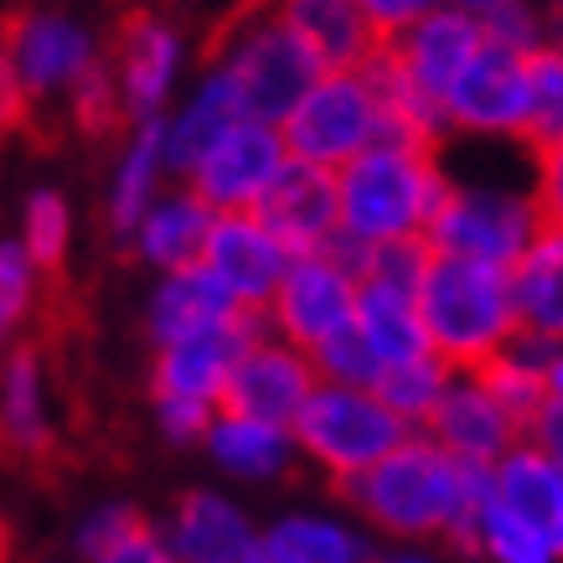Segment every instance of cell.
Wrapping results in <instances>:
<instances>
[{"label":"cell","instance_id":"obj_1","mask_svg":"<svg viewBox=\"0 0 563 563\" xmlns=\"http://www.w3.org/2000/svg\"><path fill=\"white\" fill-rule=\"evenodd\" d=\"M346 501L388 532H444L461 553L476 548V507L486 492V465H465L444 455L434 440L393 444L383 461L342 481Z\"/></svg>","mask_w":563,"mask_h":563},{"label":"cell","instance_id":"obj_2","mask_svg":"<svg viewBox=\"0 0 563 563\" xmlns=\"http://www.w3.org/2000/svg\"><path fill=\"white\" fill-rule=\"evenodd\" d=\"M444 191L450 181H444L434 151L373 140L346 166H336V222H342V233L362 243L413 239L440 212Z\"/></svg>","mask_w":563,"mask_h":563},{"label":"cell","instance_id":"obj_3","mask_svg":"<svg viewBox=\"0 0 563 563\" xmlns=\"http://www.w3.org/2000/svg\"><path fill=\"white\" fill-rule=\"evenodd\" d=\"M413 306H419V321H424L429 352L444 367H465V373H476L481 362L517 331L507 269L481 264V258L434 254L424 279H419Z\"/></svg>","mask_w":563,"mask_h":563},{"label":"cell","instance_id":"obj_4","mask_svg":"<svg viewBox=\"0 0 563 563\" xmlns=\"http://www.w3.org/2000/svg\"><path fill=\"white\" fill-rule=\"evenodd\" d=\"M212 63L233 88L243 120L258 124H279L295 109V99L321 78V68L285 32V21L274 16L269 0H254L222 21L212 36Z\"/></svg>","mask_w":563,"mask_h":563},{"label":"cell","instance_id":"obj_5","mask_svg":"<svg viewBox=\"0 0 563 563\" xmlns=\"http://www.w3.org/2000/svg\"><path fill=\"white\" fill-rule=\"evenodd\" d=\"M543 228H559L553 212H548V187L543 191L450 187L440 212L429 218L424 243L434 254L481 258V264H496V269H512L517 254Z\"/></svg>","mask_w":563,"mask_h":563},{"label":"cell","instance_id":"obj_6","mask_svg":"<svg viewBox=\"0 0 563 563\" xmlns=\"http://www.w3.org/2000/svg\"><path fill=\"white\" fill-rule=\"evenodd\" d=\"M290 429L300 450L310 461H321L336 481L367 471L409 434V424L373 388H346V383H325V388L316 383Z\"/></svg>","mask_w":563,"mask_h":563},{"label":"cell","instance_id":"obj_7","mask_svg":"<svg viewBox=\"0 0 563 563\" xmlns=\"http://www.w3.org/2000/svg\"><path fill=\"white\" fill-rule=\"evenodd\" d=\"M274 130L285 140L290 161H310L325 172L346 166L352 155L377 140V93L367 84V73H321Z\"/></svg>","mask_w":563,"mask_h":563},{"label":"cell","instance_id":"obj_8","mask_svg":"<svg viewBox=\"0 0 563 563\" xmlns=\"http://www.w3.org/2000/svg\"><path fill=\"white\" fill-rule=\"evenodd\" d=\"M528 57L532 52H512L492 36H481L471 63L444 88V124H461L471 135L496 140L522 135V124H528Z\"/></svg>","mask_w":563,"mask_h":563},{"label":"cell","instance_id":"obj_9","mask_svg":"<svg viewBox=\"0 0 563 563\" xmlns=\"http://www.w3.org/2000/svg\"><path fill=\"white\" fill-rule=\"evenodd\" d=\"M285 140L274 124L239 120L228 124L191 166V197H202L212 212H249L274 181V172L285 166Z\"/></svg>","mask_w":563,"mask_h":563},{"label":"cell","instance_id":"obj_10","mask_svg":"<svg viewBox=\"0 0 563 563\" xmlns=\"http://www.w3.org/2000/svg\"><path fill=\"white\" fill-rule=\"evenodd\" d=\"M274 325L279 336L300 352H316L325 336H336L342 325H352L357 310V279L331 264L325 254H295L274 285Z\"/></svg>","mask_w":563,"mask_h":563},{"label":"cell","instance_id":"obj_11","mask_svg":"<svg viewBox=\"0 0 563 563\" xmlns=\"http://www.w3.org/2000/svg\"><path fill=\"white\" fill-rule=\"evenodd\" d=\"M197 264L228 290L233 306L258 316V310H269L274 285H279L290 254H285V243L274 239L254 212H212V228H207Z\"/></svg>","mask_w":563,"mask_h":563},{"label":"cell","instance_id":"obj_12","mask_svg":"<svg viewBox=\"0 0 563 563\" xmlns=\"http://www.w3.org/2000/svg\"><path fill=\"white\" fill-rule=\"evenodd\" d=\"M310 388H316V367H310L300 346L254 336L233 362L218 404L222 413H243V419H264V424L290 429L300 404L310 398Z\"/></svg>","mask_w":563,"mask_h":563},{"label":"cell","instance_id":"obj_13","mask_svg":"<svg viewBox=\"0 0 563 563\" xmlns=\"http://www.w3.org/2000/svg\"><path fill=\"white\" fill-rule=\"evenodd\" d=\"M176 63H181L176 26H166L155 11H124L114 26V47H109V73H114L130 120H155V109L172 93Z\"/></svg>","mask_w":563,"mask_h":563},{"label":"cell","instance_id":"obj_14","mask_svg":"<svg viewBox=\"0 0 563 563\" xmlns=\"http://www.w3.org/2000/svg\"><path fill=\"white\" fill-rule=\"evenodd\" d=\"M249 212L285 243L290 258L316 254V249L342 228V222H336V172L310 166V161H285Z\"/></svg>","mask_w":563,"mask_h":563},{"label":"cell","instance_id":"obj_15","mask_svg":"<svg viewBox=\"0 0 563 563\" xmlns=\"http://www.w3.org/2000/svg\"><path fill=\"white\" fill-rule=\"evenodd\" d=\"M254 336H258V316L254 310H239L233 321L166 342L161 346V362H155V398H191V404L218 409L222 383H228L239 352Z\"/></svg>","mask_w":563,"mask_h":563},{"label":"cell","instance_id":"obj_16","mask_svg":"<svg viewBox=\"0 0 563 563\" xmlns=\"http://www.w3.org/2000/svg\"><path fill=\"white\" fill-rule=\"evenodd\" d=\"M388 57L398 63V73L409 78L424 99L440 103L444 88L455 84V73L471 63V52L481 47V16L461 11V5H429L424 16H413L404 32H393Z\"/></svg>","mask_w":563,"mask_h":563},{"label":"cell","instance_id":"obj_17","mask_svg":"<svg viewBox=\"0 0 563 563\" xmlns=\"http://www.w3.org/2000/svg\"><path fill=\"white\" fill-rule=\"evenodd\" d=\"M5 57H11L26 99H36V93H68L73 78L99 52L84 26H73L57 11H16V16H5Z\"/></svg>","mask_w":563,"mask_h":563},{"label":"cell","instance_id":"obj_18","mask_svg":"<svg viewBox=\"0 0 563 563\" xmlns=\"http://www.w3.org/2000/svg\"><path fill=\"white\" fill-rule=\"evenodd\" d=\"M429 440L465 465H496L517 444V424L492 404V393L471 383H444L434 409L424 413Z\"/></svg>","mask_w":563,"mask_h":563},{"label":"cell","instance_id":"obj_19","mask_svg":"<svg viewBox=\"0 0 563 563\" xmlns=\"http://www.w3.org/2000/svg\"><path fill=\"white\" fill-rule=\"evenodd\" d=\"M269 5L321 73H352L377 52V32L367 26L357 0H269Z\"/></svg>","mask_w":563,"mask_h":563},{"label":"cell","instance_id":"obj_20","mask_svg":"<svg viewBox=\"0 0 563 563\" xmlns=\"http://www.w3.org/2000/svg\"><path fill=\"white\" fill-rule=\"evenodd\" d=\"M0 455L26 471H47L57 444H52L47 404H42V357L36 346H16L0 373Z\"/></svg>","mask_w":563,"mask_h":563},{"label":"cell","instance_id":"obj_21","mask_svg":"<svg viewBox=\"0 0 563 563\" xmlns=\"http://www.w3.org/2000/svg\"><path fill=\"white\" fill-rule=\"evenodd\" d=\"M176 563H264L249 517L212 492H187L176 501L172 548Z\"/></svg>","mask_w":563,"mask_h":563},{"label":"cell","instance_id":"obj_22","mask_svg":"<svg viewBox=\"0 0 563 563\" xmlns=\"http://www.w3.org/2000/svg\"><path fill=\"white\" fill-rule=\"evenodd\" d=\"M486 481H492V496L517 517L528 522L532 532H543L548 543L559 548L563 538V476H559V455H548L538 444H522V450H507L496 465H486Z\"/></svg>","mask_w":563,"mask_h":563},{"label":"cell","instance_id":"obj_23","mask_svg":"<svg viewBox=\"0 0 563 563\" xmlns=\"http://www.w3.org/2000/svg\"><path fill=\"white\" fill-rule=\"evenodd\" d=\"M352 325L362 331V342L373 346V357L383 367L393 362H413L429 352L424 321H419V306L413 295L388 290V285H373V279H357V310H352Z\"/></svg>","mask_w":563,"mask_h":563},{"label":"cell","instance_id":"obj_24","mask_svg":"<svg viewBox=\"0 0 563 563\" xmlns=\"http://www.w3.org/2000/svg\"><path fill=\"white\" fill-rule=\"evenodd\" d=\"M507 285H512L517 325L559 336V325H563V243H559V228H543V233L517 254V264L507 269Z\"/></svg>","mask_w":563,"mask_h":563},{"label":"cell","instance_id":"obj_25","mask_svg":"<svg viewBox=\"0 0 563 563\" xmlns=\"http://www.w3.org/2000/svg\"><path fill=\"white\" fill-rule=\"evenodd\" d=\"M233 316H239V306L228 300V290H222L202 264H187V269H172V279L155 290L151 331H155V342L166 346V342H176V336H191V331L233 321Z\"/></svg>","mask_w":563,"mask_h":563},{"label":"cell","instance_id":"obj_26","mask_svg":"<svg viewBox=\"0 0 563 563\" xmlns=\"http://www.w3.org/2000/svg\"><path fill=\"white\" fill-rule=\"evenodd\" d=\"M207 228H212V207L202 197H166V202L145 207V218L135 222V239H140V254L151 258L155 269H187L202 258V243H207Z\"/></svg>","mask_w":563,"mask_h":563},{"label":"cell","instance_id":"obj_27","mask_svg":"<svg viewBox=\"0 0 563 563\" xmlns=\"http://www.w3.org/2000/svg\"><path fill=\"white\" fill-rule=\"evenodd\" d=\"M239 120H243V109H239V99H233L228 78L212 73V78L202 84V93H197L172 124H161V166L191 172L197 155H202L228 124H239Z\"/></svg>","mask_w":563,"mask_h":563},{"label":"cell","instance_id":"obj_28","mask_svg":"<svg viewBox=\"0 0 563 563\" xmlns=\"http://www.w3.org/2000/svg\"><path fill=\"white\" fill-rule=\"evenodd\" d=\"M207 450L218 455L228 471L239 476H279L290 465V434L279 424H264V419H243V413H218L207 424Z\"/></svg>","mask_w":563,"mask_h":563},{"label":"cell","instance_id":"obj_29","mask_svg":"<svg viewBox=\"0 0 563 563\" xmlns=\"http://www.w3.org/2000/svg\"><path fill=\"white\" fill-rule=\"evenodd\" d=\"M264 563H367V548L336 522L321 517H285L279 528L258 543Z\"/></svg>","mask_w":563,"mask_h":563},{"label":"cell","instance_id":"obj_30","mask_svg":"<svg viewBox=\"0 0 563 563\" xmlns=\"http://www.w3.org/2000/svg\"><path fill=\"white\" fill-rule=\"evenodd\" d=\"M155 176H161V120H140L120 176H114V197H109V228L120 239H130L135 222L145 218V207L155 197Z\"/></svg>","mask_w":563,"mask_h":563},{"label":"cell","instance_id":"obj_31","mask_svg":"<svg viewBox=\"0 0 563 563\" xmlns=\"http://www.w3.org/2000/svg\"><path fill=\"white\" fill-rule=\"evenodd\" d=\"M444 383H450V367H444L434 352H424V357H413V362H393V367H383L373 383V393L388 404L404 424H424V413L434 409V398L444 393Z\"/></svg>","mask_w":563,"mask_h":563},{"label":"cell","instance_id":"obj_32","mask_svg":"<svg viewBox=\"0 0 563 563\" xmlns=\"http://www.w3.org/2000/svg\"><path fill=\"white\" fill-rule=\"evenodd\" d=\"M476 548L481 553H492L496 563H553V553H559L543 532H532L528 522H517V517L496 501L492 481H486L481 507H476Z\"/></svg>","mask_w":563,"mask_h":563},{"label":"cell","instance_id":"obj_33","mask_svg":"<svg viewBox=\"0 0 563 563\" xmlns=\"http://www.w3.org/2000/svg\"><path fill=\"white\" fill-rule=\"evenodd\" d=\"M68 109H73V124L93 140L120 135L124 124H130V114H124V103H120V88H114V73H109L103 57H93V63L73 78Z\"/></svg>","mask_w":563,"mask_h":563},{"label":"cell","instance_id":"obj_34","mask_svg":"<svg viewBox=\"0 0 563 563\" xmlns=\"http://www.w3.org/2000/svg\"><path fill=\"white\" fill-rule=\"evenodd\" d=\"M310 367H316V377H325V383H346V388H373L377 373H383V362L373 357V346L362 342L357 325H342L336 336H325L316 352H306Z\"/></svg>","mask_w":563,"mask_h":563},{"label":"cell","instance_id":"obj_35","mask_svg":"<svg viewBox=\"0 0 563 563\" xmlns=\"http://www.w3.org/2000/svg\"><path fill=\"white\" fill-rule=\"evenodd\" d=\"M21 254L47 274L63 269V254H68V202L57 191H36L26 202V243H21Z\"/></svg>","mask_w":563,"mask_h":563},{"label":"cell","instance_id":"obj_36","mask_svg":"<svg viewBox=\"0 0 563 563\" xmlns=\"http://www.w3.org/2000/svg\"><path fill=\"white\" fill-rule=\"evenodd\" d=\"M32 300H36L32 258L21 254V243H0V352L11 346V336L26 321Z\"/></svg>","mask_w":563,"mask_h":563},{"label":"cell","instance_id":"obj_37","mask_svg":"<svg viewBox=\"0 0 563 563\" xmlns=\"http://www.w3.org/2000/svg\"><path fill=\"white\" fill-rule=\"evenodd\" d=\"M140 528H151V522H145L135 507H103L99 517H88V528H84V538H78V548H84V559L99 563V559H109L124 538H135Z\"/></svg>","mask_w":563,"mask_h":563},{"label":"cell","instance_id":"obj_38","mask_svg":"<svg viewBox=\"0 0 563 563\" xmlns=\"http://www.w3.org/2000/svg\"><path fill=\"white\" fill-rule=\"evenodd\" d=\"M155 413H161V429L172 440H202L207 424H212V409L191 404V398H155Z\"/></svg>","mask_w":563,"mask_h":563},{"label":"cell","instance_id":"obj_39","mask_svg":"<svg viewBox=\"0 0 563 563\" xmlns=\"http://www.w3.org/2000/svg\"><path fill=\"white\" fill-rule=\"evenodd\" d=\"M362 16H367V26L377 32V42H388L393 32H404L413 16H424L434 0H357Z\"/></svg>","mask_w":563,"mask_h":563},{"label":"cell","instance_id":"obj_40","mask_svg":"<svg viewBox=\"0 0 563 563\" xmlns=\"http://www.w3.org/2000/svg\"><path fill=\"white\" fill-rule=\"evenodd\" d=\"M26 120H32V99H26L11 57L0 47V135H5V130H26Z\"/></svg>","mask_w":563,"mask_h":563},{"label":"cell","instance_id":"obj_41","mask_svg":"<svg viewBox=\"0 0 563 563\" xmlns=\"http://www.w3.org/2000/svg\"><path fill=\"white\" fill-rule=\"evenodd\" d=\"M99 563H176V559L166 553V543H161L151 528H140L135 538H124V543L114 548L109 559H99Z\"/></svg>","mask_w":563,"mask_h":563},{"label":"cell","instance_id":"obj_42","mask_svg":"<svg viewBox=\"0 0 563 563\" xmlns=\"http://www.w3.org/2000/svg\"><path fill=\"white\" fill-rule=\"evenodd\" d=\"M455 5H461V11H471V16H486V11H492V5H501V0H455Z\"/></svg>","mask_w":563,"mask_h":563},{"label":"cell","instance_id":"obj_43","mask_svg":"<svg viewBox=\"0 0 563 563\" xmlns=\"http://www.w3.org/2000/svg\"><path fill=\"white\" fill-rule=\"evenodd\" d=\"M0 563H11V528H5V517H0Z\"/></svg>","mask_w":563,"mask_h":563},{"label":"cell","instance_id":"obj_44","mask_svg":"<svg viewBox=\"0 0 563 563\" xmlns=\"http://www.w3.org/2000/svg\"><path fill=\"white\" fill-rule=\"evenodd\" d=\"M393 563H424V559H393Z\"/></svg>","mask_w":563,"mask_h":563}]
</instances>
